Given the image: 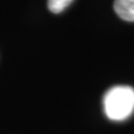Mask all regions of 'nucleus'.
I'll use <instances>...</instances> for the list:
<instances>
[{
    "label": "nucleus",
    "instance_id": "obj_1",
    "mask_svg": "<svg viewBox=\"0 0 134 134\" xmlns=\"http://www.w3.org/2000/svg\"><path fill=\"white\" fill-rule=\"evenodd\" d=\"M104 112L112 121H124L134 112V88L131 86H114L103 98Z\"/></svg>",
    "mask_w": 134,
    "mask_h": 134
},
{
    "label": "nucleus",
    "instance_id": "obj_2",
    "mask_svg": "<svg viewBox=\"0 0 134 134\" xmlns=\"http://www.w3.org/2000/svg\"><path fill=\"white\" fill-rule=\"evenodd\" d=\"M114 10L123 20L134 21V0H115Z\"/></svg>",
    "mask_w": 134,
    "mask_h": 134
},
{
    "label": "nucleus",
    "instance_id": "obj_3",
    "mask_svg": "<svg viewBox=\"0 0 134 134\" xmlns=\"http://www.w3.org/2000/svg\"><path fill=\"white\" fill-rule=\"evenodd\" d=\"M72 1L73 0H48L47 6H48V9L52 12L59 14L63 10H65Z\"/></svg>",
    "mask_w": 134,
    "mask_h": 134
}]
</instances>
